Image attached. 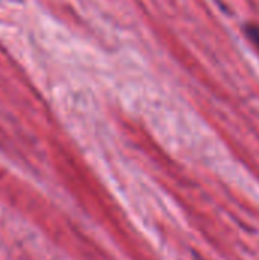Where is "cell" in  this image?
Instances as JSON below:
<instances>
[{"mask_svg":"<svg viewBox=\"0 0 259 260\" xmlns=\"http://www.w3.org/2000/svg\"><path fill=\"white\" fill-rule=\"evenodd\" d=\"M246 34L249 40L259 49V26L258 24H247L246 26Z\"/></svg>","mask_w":259,"mask_h":260,"instance_id":"obj_1","label":"cell"}]
</instances>
